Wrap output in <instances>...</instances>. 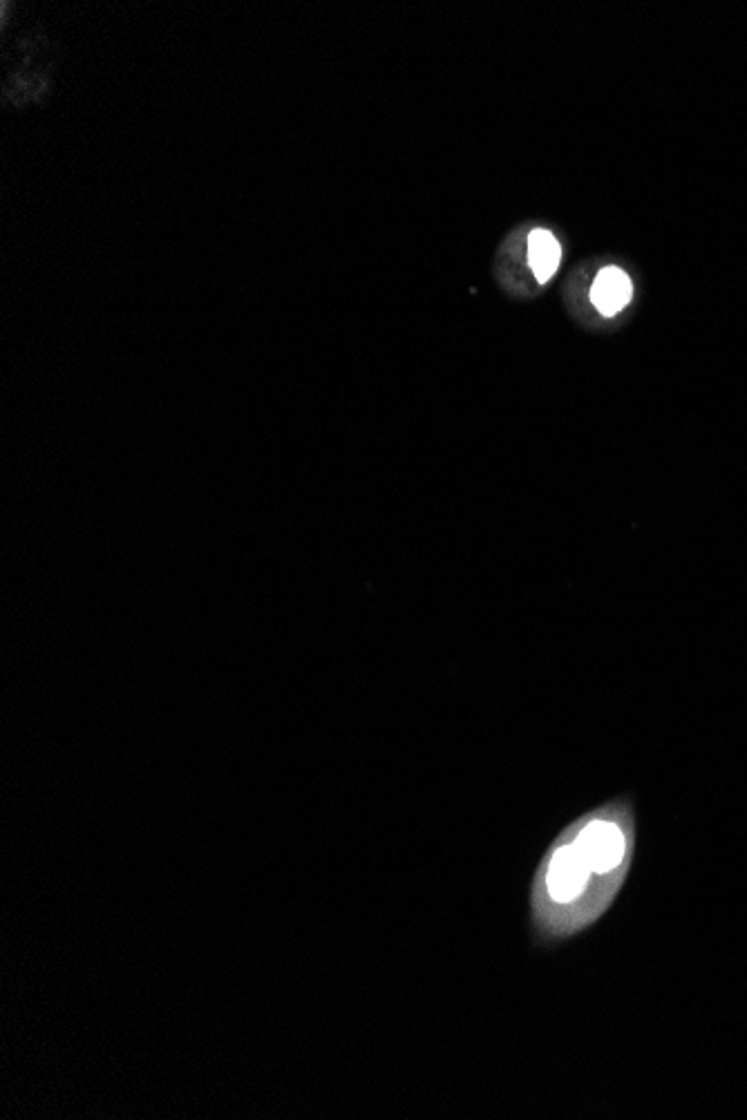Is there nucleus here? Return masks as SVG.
Listing matches in <instances>:
<instances>
[{"instance_id": "obj_1", "label": "nucleus", "mask_w": 747, "mask_h": 1120, "mask_svg": "<svg viewBox=\"0 0 747 1120\" xmlns=\"http://www.w3.org/2000/svg\"><path fill=\"white\" fill-rule=\"evenodd\" d=\"M589 873H591V866L585 859V855L578 850L576 844L567 846V848H559L553 855L550 866H548V875H546L548 895L555 901L576 899L585 890V884L589 881Z\"/></svg>"}, {"instance_id": "obj_2", "label": "nucleus", "mask_w": 747, "mask_h": 1120, "mask_svg": "<svg viewBox=\"0 0 747 1120\" xmlns=\"http://www.w3.org/2000/svg\"><path fill=\"white\" fill-rule=\"evenodd\" d=\"M576 846L593 873H607L616 868L624 855V834L613 823L596 821L582 830Z\"/></svg>"}, {"instance_id": "obj_3", "label": "nucleus", "mask_w": 747, "mask_h": 1120, "mask_svg": "<svg viewBox=\"0 0 747 1120\" xmlns=\"http://www.w3.org/2000/svg\"><path fill=\"white\" fill-rule=\"evenodd\" d=\"M631 279L624 271L609 266L598 273L591 287V303L602 316H616L631 300Z\"/></svg>"}, {"instance_id": "obj_4", "label": "nucleus", "mask_w": 747, "mask_h": 1120, "mask_svg": "<svg viewBox=\"0 0 747 1120\" xmlns=\"http://www.w3.org/2000/svg\"><path fill=\"white\" fill-rule=\"evenodd\" d=\"M559 257H562V249L555 235L546 229H535L528 235V264L537 277V283H548L553 273L559 266Z\"/></svg>"}]
</instances>
